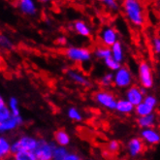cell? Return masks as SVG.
Segmentation results:
<instances>
[{
	"label": "cell",
	"mask_w": 160,
	"mask_h": 160,
	"mask_svg": "<svg viewBox=\"0 0 160 160\" xmlns=\"http://www.w3.org/2000/svg\"><path fill=\"white\" fill-rule=\"evenodd\" d=\"M122 10L127 21L135 27H142L146 23V10L138 0H125L122 3Z\"/></svg>",
	"instance_id": "1"
},
{
	"label": "cell",
	"mask_w": 160,
	"mask_h": 160,
	"mask_svg": "<svg viewBox=\"0 0 160 160\" xmlns=\"http://www.w3.org/2000/svg\"><path fill=\"white\" fill-rule=\"evenodd\" d=\"M65 55L70 61L82 65L87 63L89 64L92 59V52L89 49L84 48V47H68L65 50Z\"/></svg>",
	"instance_id": "2"
},
{
	"label": "cell",
	"mask_w": 160,
	"mask_h": 160,
	"mask_svg": "<svg viewBox=\"0 0 160 160\" xmlns=\"http://www.w3.org/2000/svg\"><path fill=\"white\" fill-rule=\"evenodd\" d=\"M39 139L31 135H22L12 142V155L20 152H35Z\"/></svg>",
	"instance_id": "3"
},
{
	"label": "cell",
	"mask_w": 160,
	"mask_h": 160,
	"mask_svg": "<svg viewBox=\"0 0 160 160\" xmlns=\"http://www.w3.org/2000/svg\"><path fill=\"white\" fill-rule=\"evenodd\" d=\"M138 79L140 82L141 87L149 89L153 87L154 84V78L152 65L147 60L140 61L138 65Z\"/></svg>",
	"instance_id": "4"
},
{
	"label": "cell",
	"mask_w": 160,
	"mask_h": 160,
	"mask_svg": "<svg viewBox=\"0 0 160 160\" xmlns=\"http://www.w3.org/2000/svg\"><path fill=\"white\" fill-rule=\"evenodd\" d=\"M94 101L101 108L109 111H116L118 99L112 91L107 89H101L94 93Z\"/></svg>",
	"instance_id": "5"
},
{
	"label": "cell",
	"mask_w": 160,
	"mask_h": 160,
	"mask_svg": "<svg viewBox=\"0 0 160 160\" xmlns=\"http://www.w3.org/2000/svg\"><path fill=\"white\" fill-rule=\"evenodd\" d=\"M55 147L56 145L54 142L40 138L38 147H37L34 152L37 160H52V155Z\"/></svg>",
	"instance_id": "6"
},
{
	"label": "cell",
	"mask_w": 160,
	"mask_h": 160,
	"mask_svg": "<svg viewBox=\"0 0 160 160\" xmlns=\"http://www.w3.org/2000/svg\"><path fill=\"white\" fill-rule=\"evenodd\" d=\"M114 84L118 88H128L132 86L133 75L126 66H121L118 71L114 73Z\"/></svg>",
	"instance_id": "7"
},
{
	"label": "cell",
	"mask_w": 160,
	"mask_h": 160,
	"mask_svg": "<svg viewBox=\"0 0 160 160\" xmlns=\"http://www.w3.org/2000/svg\"><path fill=\"white\" fill-rule=\"evenodd\" d=\"M99 40L102 44V46L112 48L115 44H117L118 41V33L111 25H104L99 32Z\"/></svg>",
	"instance_id": "8"
},
{
	"label": "cell",
	"mask_w": 160,
	"mask_h": 160,
	"mask_svg": "<svg viewBox=\"0 0 160 160\" xmlns=\"http://www.w3.org/2000/svg\"><path fill=\"white\" fill-rule=\"evenodd\" d=\"M145 149V143L140 137H133L129 139L126 144L127 153L131 158H136L143 153Z\"/></svg>",
	"instance_id": "9"
},
{
	"label": "cell",
	"mask_w": 160,
	"mask_h": 160,
	"mask_svg": "<svg viewBox=\"0 0 160 160\" xmlns=\"http://www.w3.org/2000/svg\"><path fill=\"white\" fill-rule=\"evenodd\" d=\"M140 138L148 146H156L160 144V131L155 127L142 129L140 131Z\"/></svg>",
	"instance_id": "10"
},
{
	"label": "cell",
	"mask_w": 160,
	"mask_h": 160,
	"mask_svg": "<svg viewBox=\"0 0 160 160\" xmlns=\"http://www.w3.org/2000/svg\"><path fill=\"white\" fill-rule=\"evenodd\" d=\"M125 99L128 100L131 104L136 107L144 102L145 95L143 94L142 90H141L140 87L131 86L125 91Z\"/></svg>",
	"instance_id": "11"
},
{
	"label": "cell",
	"mask_w": 160,
	"mask_h": 160,
	"mask_svg": "<svg viewBox=\"0 0 160 160\" xmlns=\"http://www.w3.org/2000/svg\"><path fill=\"white\" fill-rule=\"evenodd\" d=\"M18 8L22 15L28 17H34L38 13V6L33 0H21L18 2Z\"/></svg>",
	"instance_id": "12"
},
{
	"label": "cell",
	"mask_w": 160,
	"mask_h": 160,
	"mask_svg": "<svg viewBox=\"0 0 160 160\" xmlns=\"http://www.w3.org/2000/svg\"><path fill=\"white\" fill-rule=\"evenodd\" d=\"M66 75L68 79L73 82L74 83L79 84V86L84 87V88H88L91 86L90 81L86 77V75H83L82 72L76 70V69H69L66 72Z\"/></svg>",
	"instance_id": "13"
},
{
	"label": "cell",
	"mask_w": 160,
	"mask_h": 160,
	"mask_svg": "<svg viewBox=\"0 0 160 160\" xmlns=\"http://www.w3.org/2000/svg\"><path fill=\"white\" fill-rule=\"evenodd\" d=\"M23 123V118L22 116L20 117H12L10 119L6 121L0 122V132L2 134L4 133H9L12 131L16 130Z\"/></svg>",
	"instance_id": "14"
},
{
	"label": "cell",
	"mask_w": 160,
	"mask_h": 160,
	"mask_svg": "<svg viewBox=\"0 0 160 160\" xmlns=\"http://www.w3.org/2000/svg\"><path fill=\"white\" fill-rule=\"evenodd\" d=\"M53 142L56 146L67 148L71 143V136L65 129H58L53 134Z\"/></svg>",
	"instance_id": "15"
},
{
	"label": "cell",
	"mask_w": 160,
	"mask_h": 160,
	"mask_svg": "<svg viewBox=\"0 0 160 160\" xmlns=\"http://www.w3.org/2000/svg\"><path fill=\"white\" fill-rule=\"evenodd\" d=\"M116 111L119 112L120 115L127 116V115L133 114L135 112V106L131 104V103L125 98H121V99H118L117 102Z\"/></svg>",
	"instance_id": "16"
},
{
	"label": "cell",
	"mask_w": 160,
	"mask_h": 160,
	"mask_svg": "<svg viewBox=\"0 0 160 160\" xmlns=\"http://www.w3.org/2000/svg\"><path fill=\"white\" fill-rule=\"evenodd\" d=\"M73 29L82 37H84V38H88L92 33L89 25L82 20H77L75 22L73 23Z\"/></svg>",
	"instance_id": "17"
},
{
	"label": "cell",
	"mask_w": 160,
	"mask_h": 160,
	"mask_svg": "<svg viewBox=\"0 0 160 160\" xmlns=\"http://www.w3.org/2000/svg\"><path fill=\"white\" fill-rule=\"evenodd\" d=\"M136 123L141 128V130L148 129V128H153L156 124V116L155 114H152L146 117L137 118Z\"/></svg>",
	"instance_id": "18"
},
{
	"label": "cell",
	"mask_w": 160,
	"mask_h": 160,
	"mask_svg": "<svg viewBox=\"0 0 160 160\" xmlns=\"http://www.w3.org/2000/svg\"><path fill=\"white\" fill-rule=\"evenodd\" d=\"M12 154V142L6 137H0V157L2 160L7 159Z\"/></svg>",
	"instance_id": "19"
},
{
	"label": "cell",
	"mask_w": 160,
	"mask_h": 160,
	"mask_svg": "<svg viewBox=\"0 0 160 160\" xmlns=\"http://www.w3.org/2000/svg\"><path fill=\"white\" fill-rule=\"evenodd\" d=\"M112 51V58L115 60H117L118 63H122L124 60V50L123 46L120 42H118L111 48Z\"/></svg>",
	"instance_id": "20"
},
{
	"label": "cell",
	"mask_w": 160,
	"mask_h": 160,
	"mask_svg": "<svg viewBox=\"0 0 160 160\" xmlns=\"http://www.w3.org/2000/svg\"><path fill=\"white\" fill-rule=\"evenodd\" d=\"M93 54L98 59L106 60L112 58V51H111V48H108V47L98 46L95 48V50L93 51Z\"/></svg>",
	"instance_id": "21"
},
{
	"label": "cell",
	"mask_w": 160,
	"mask_h": 160,
	"mask_svg": "<svg viewBox=\"0 0 160 160\" xmlns=\"http://www.w3.org/2000/svg\"><path fill=\"white\" fill-rule=\"evenodd\" d=\"M13 117L11 110L9 109L7 103L4 101V98L0 97V122L6 121Z\"/></svg>",
	"instance_id": "22"
},
{
	"label": "cell",
	"mask_w": 160,
	"mask_h": 160,
	"mask_svg": "<svg viewBox=\"0 0 160 160\" xmlns=\"http://www.w3.org/2000/svg\"><path fill=\"white\" fill-rule=\"evenodd\" d=\"M135 114L138 118H141V117H146V116H148V115H152V114H154V109L149 107L148 105H147L146 103H142V104H140L138 106L135 107Z\"/></svg>",
	"instance_id": "23"
},
{
	"label": "cell",
	"mask_w": 160,
	"mask_h": 160,
	"mask_svg": "<svg viewBox=\"0 0 160 160\" xmlns=\"http://www.w3.org/2000/svg\"><path fill=\"white\" fill-rule=\"evenodd\" d=\"M69 153H70V152L68 150L67 148L56 146L54 148V152H53L52 160H66Z\"/></svg>",
	"instance_id": "24"
},
{
	"label": "cell",
	"mask_w": 160,
	"mask_h": 160,
	"mask_svg": "<svg viewBox=\"0 0 160 160\" xmlns=\"http://www.w3.org/2000/svg\"><path fill=\"white\" fill-rule=\"evenodd\" d=\"M7 105H8L9 109L11 110L13 117H20V116H22V115H21L20 107H18V101L17 97L12 96V97L9 98Z\"/></svg>",
	"instance_id": "25"
},
{
	"label": "cell",
	"mask_w": 160,
	"mask_h": 160,
	"mask_svg": "<svg viewBox=\"0 0 160 160\" xmlns=\"http://www.w3.org/2000/svg\"><path fill=\"white\" fill-rule=\"evenodd\" d=\"M12 160H37L33 152H20L12 155Z\"/></svg>",
	"instance_id": "26"
},
{
	"label": "cell",
	"mask_w": 160,
	"mask_h": 160,
	"mask_svg": "<svg viewBox=\"0 0 160 160\" xmlns=\"http://www.w3.org/2000/svg\"><path fill=\"white\" fill-rule=\"evenodd\" d=\"M67 117L75 121V122H81L83 118L82 115V112L76 108V107H70L68 108L67 110Z\"/></svg>",
	"instance_id": "27"
},
{
	"label": "cell",
	"mask_w": 160,
	"mask_h": 160,
	"mask_svg": "<svg viewBox=\"0 0 160 160\" xmlns=\"http://www.w3.org/2000/svg\"><path fill=\"white\" fill-rule=\"evenodd\" d=\"M114 78L115 75L112 72H108L106 74H104L103 76L100 78V86H102L103 88H109L112 84H114Z\"/></svg>",
	"instance_id": "28"
},
{
	"label": "cell",
	"mask_w": 160,
	"mask_h": 160,
	"mask_svg": "<svg viewBox=\"0 0 160 160\" xmlns=\"http://www.w3.org/2000/svg\"><path fill=\"white\" fill-rule=\"evenodd\" d=\"M104 64H105V66L111 71V72H116L118 71L122 65L120 63H118L117 60H115L112 58H110L106 60H104Z\"/></svg>",
	"instance_id": "29"
},
{
	"label": "cell",
	"mask_w": 160,
	"mask_h": 160,
	"mask_svg": "<svg viewBox=\"0 0 160 160\" xmlns=\"http://www.w3.org/2000/svg\"><path fill=\"white\" fill-rule=\"evenodd\" d=\"M106 148H107V150H108L110 153L115 154V153H117V152H119L120 144H119L118 141H117V140H111L110 142L107 143Z\"/></svg>",
	"instance_id": "30"
},
{
	"label": "cell",
	"mask_w": 160,
	"mask_h": 160,
	"mask_svg": "<svg viewBox=\"0 0 160 160\" xmlns=\"http://www.w3.org/2000/svg\"><path fill=\"white\" fill-rule=\"evenodd\" d=\"M0 46L4 50H12L14 48V43L8 36L2 34L0 36Z\"/></svg>",
	"instance_id": "31"
},
{
	"label": "cell",
	"mask_w": 160,
	"mask_h": 160,
	"mask_svg": "<svg viewBox=\"0 0 160 160\" xmlns=\"http://www.w3.org/2000/svg\"><path fill=\"white\" fill-rule=\"evenodd\" d=\"M102 3L104 4V6L107 9H109V10L112 12H118L120 7L119 3L118 1H116V0H103Z\"/></svg>",
	"instance_id": "32"
},
{
	"label": "cell",
	"mask_w": 160,
	"mask_h": 160,
	"mask_svg": "<svg viewBox=\"0 0 160 160\" xmlns=\"http://www.w3.org/2000/svg\"><path fill=\"white\" fill-rule=\"evenodd\" d=\"M152 50L154 54L160 55V37L159 36H154L152 39Z\"/></svg>",
	"instance_id": "33"
},
{
	"label": "cell",
	"mask_w": 160,
	"mask_h": 160,
	"mask_svg": "<svg viewBox=\"0 0 160 160\" xmlns=\"http://www.w3.org/2000/svg\"><path fill=\"white\" fill-rule=\"evenodd\" d=\"M144 103H146L147 105H148L149 107H152V108L154 109L158 104V100L154 95H152V94H148V95L145 96Z\"/></svg>",
	"instance_id": "34"
},
{
	"label": "cell",
	"mask_w": 160,
	"mask_h": 160,
	"mask_svg": "<svg viewBox=\"0 0 160 160\" xmlns=\"http://www.w3.org/2000/svg\"><path fill=\"white\" fill-rule=\"evenodd\" d=\"M66 160H83L82 157L77 152H70Z\"/></svg>",
	"instance_id": "35"
},
{
	"label": "cell",
	"mask_w": 160,
	"mask_h": 160,
	"mask_svg": "<svg viewBox=\"0 0 160 160\" xmlns=\"http://www.w3.org/2000/svg\"><path fill=\"white\" fill-rule=\"evenodd\" d=\"M56 42H58V44L60 45V46H64V45H66V44H67V39H66V37L60 36L59 38H58Z\"/></svg>",
	"instance_id": "36"
},
{
	"label": "cell",
	"mask_w": 160,
	"mask_h": 160,
	"mask_svg": "<svg viewBox=\"0 0 160 160\" xmlns=\"http://www.w3.org/2000/svg\"><path fill=\"white\" fill-rule=\"evenodd\" d=\"M158 36L160 37V28H159V30H158Z\"/></svg>",
	"instance_id": "37"
}]
</instances>
